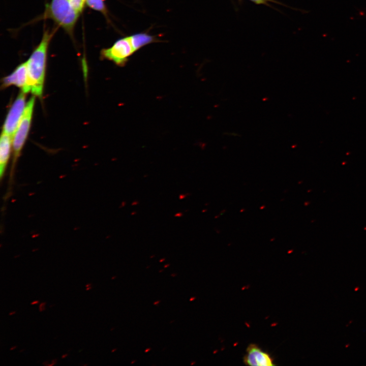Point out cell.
<instances>
[{
    "mask_svg": "<svg viewBox=\"0 0 366 366\" xmlns=\"http://www.w3.org/2000/svg\"><path fill=\"white\" fill-rule=\"evenodd\" d=\"M116 350V349H113V350L111 351V352H114Z\"/></svg>",
    "mask_w": 366,
    "mask_h": 366,
    "instance_id": "cell-23",
    "label": "cell"
},
{
    "mask_svg": "<svg viewBox=\"0 0 366 366\" xmlns=\"http://www.w3.org/2000/svg\"><path fill=\"white\" fill-rule=\"evenodd\" d=\"M17 348V345L13 346L11 347L10 348V351L14 350H15V349L16 348Z\"/></svg>",
    "mask_w": 366,
    "mask_h": 366,
    "instance_id": "cell-19",
    "label": "cell"
},
{
    "mask_svg": "<svg viewBox=\"0 0 366 366\" xmlns=\"http://www.w3.org/2000/svg\"><path fill=\"white\" fill-rule=\"evenodd\" d=\"M72 7L79 13H81L86 4L85 0H69Z\"/></svg>",
    "mask_w": 366,
    "mask_h": 366,
    "instance_id": "cell-11",
    "label": "cell"
},
{
    "mask_svg": "<svg viewBox=\"0 0 366 366\" xmlns=\"http://www.w3.org/2000/svg\"><path fill=\"white\" fill-rule=\"evenodd\" d=\"M12 138L2 132L0 141V177L2 179L10 158Z\"/></svg>",
    "mask_w": 366,
    "mask_h": 366,
    "instance_id": "cell-8",
    "label": "cell"
},
{
    "mask_svg": "<svg viewBox=\"0 0 366 366\" xmlns=\"http://www.w3.org/2000/svg\"><path fill=\"white\" fill-rule=\"evenodd\" d=\"M68 356V353L64 354L62 355L61 357L62 359L66 358Z\"/></svg>",
    "mask_w": 366,
    "mask_h": 366,
    "instance_id": "cell-18",
    "label": "cell"
},
{
    "mask_svg": "<svg viewBox=\"0 0 366 366\" xmlns=\"http://www.w3.org/2000/svg\"><path fill=\"white\" fill-rule=\"evenodd\" d=\"M164 260V259H162V260H161L160 261V262H162V261H163Z\"/></svg>",
    "mask_w": 366,
    "mask_h": 366,
    "instance_id": "cell-29",
    "label": "cell"
},
{
    "mask_svg": "<svg viewBox=\"0 0 366 366\" xmlns=\"http://www.w3.org/2000/svg\"><path fill=\"white\" fill-rule=\"evenodd\" d=\"M168 266H169V264H168V265H165V266H164V267H168Z\"/></svg>",
    "mask_w": 366,
    "mask_h": 366,
    "instance_id": "cell-26",
    "label": "cell"
},
{
    "mask_svg": "<svg viewBox=\"0 0 366 366\" xmlns=\"http://www.w3.org/2000/svg\"><path fill=\"white\" fill-rule=\"evenodd\" d=\"M129 37L135 52L157 40L155 37L146 33H136Z\"/></svg>",
    "mask_w": 366,
    "mask_h": 366,
    "instance_id": "cell-9",
    "label": "cell"
},
{
    "mask_svg": "<svg viewBox=\"0 0 366 366\" xmlns=\"http://www.w3.org/2000/svg\"><path fill=\"white\" fill-rule=\"evenodd\" d=\"M57 359H56V358L52 360L51 362V363H49L48 364V366H53V365L56 364L57 363Z\"/></svg>",
    "mask_w": 366,
    "mask_h": 366,
    "instance_id": "cell-14",
    "label": "cell"
},
{
    "mask_svg": "<svg viewBox=\"0 0 366 366\" xmlns=\"http://www.w3.org/2000/svg\"><path fill=\"white\" fill-rule=\"evenodd\" d=\"M88 365L87 363L83 364V365H84V366H86V365Z\"/></svg>",
    "mask_w": 366,
    "mask_h": 366,
    "instance_id": "cell-27",
    "label": "cell"
},
{
    "mask_svg": "<svg viewBox=\"0 0 366 366\" xmlns=\"http://www.w3.org/2000/svg\"><path fill=\"white\" fill-rule=\"evenodd\" d=\"M256 4H267L268 2H272V0H250Z\"/></svg>",
    "mask_w": 366,
    "mask_h": 366,
    "instance_id": "cell-12",
    "label": "cell"
},
{
    "mask_svg": "<svg viewBox=\"0 0 366 366\" xmlns=\"http://www.w3.org/2000/svg\"><path fill=\"white\" fill-rule=\"evenodd\" d=\"M149 350H150V349H147L145 350V352H147L148 351H149Z\"/></svg>",
    "mask_w": 366,
    "mask_h": 366,
    "instance_id": "cell-25",
    "label": "cell"
},
{
    "mask_svg": "<svg viewBox=\"0 0 366 366\" xmlns=\"http://www.w3.org/2000/svg\"><path fill=\"white\" fill-rule=\"evenodd\" d=\"M159 301H157V302H154V304H157L158 303H159Z\"/></svg>",
    "mask_w": 366,
    "mask_h": 366,
    "instance_id": "cell-24",
    "label": "cell"
},
{
    "mask_svg": "<svg viewBox=\"0 0 366 366\" xmlns=\"http://www.w3.org/2000/svg\"><path fill=\"white\" fill-rule=\"evenodd\" d=\"M115 277L114 276V277H112L111 279L113 280V279H115Z\"/></svg>",
    "mask_w": 366,
    "mask_h": 366,
    "instance_id": "cell-28",
    "label": "cell"
},
{
    "mask_svg": "<svg viewBox=\"0 0 366 366\" xmlns=\"http://www.w3.org/2000/svg\"><path fill=\"white\" fill-rule=\"evenodd\" d=\"M134 52L129 37L127 36L118 39L111 47L102 49L101 55L102 58L123 66Z\"/></svg>",
    "mask_w": 366,
    "mask_h": 366,
    "instance_id": "cell-4",
    "label": "cell"
},
{
    "mask_svg": "<svg viewBox=\"0 0 366 366\" xmlns=\"http://www.w3.org/2000/svg\"><path fill=\"white\" fill-rule=\"evenodd\" d=\"M35 102V98L34 96L31 97L26 103L23 115L13 138V159L10 175V184L12 182L15 166L29 132Z\"/></svg>",
    "mask_w": 366,
    "mask_h": 366,
    "instance_id": "cell-2",
    "label": "cell"
},
{
    "mask_svg": "<svg viewBox=\"0 0 366 366\" xmlns=\"http://www.w3.org/2000/svg\"><path fill=\"white\" fill-rule=\"evenodd\" d=\"M85 1L86 4L90 8L106 15L107 11L104 0H85Z\"/></svg>",
    "mask_w": 366,
    "mask_h": 366,
    "instance_id": "cell-10",
    "label": "cell"
},
{
    "mask_svg": "<svg viewBox=\"0 0 366 366\" xmlns=\"http://www.w3.org/2000/svg\"><path fill=\"white\" fill-rule=\"evenodd\" d=\"M39 303H40V301L39 300H34L32 302H31L30 303V305H35V304H38Z\"/></svg>",
    "mask_w": 366,
    "mask_h": 366,
    "instance_id": "cell-15",
    "label": "cell"
},
{
    "mask_svg": "<svg viewBox=\"0 0 366 366\" xmlns=\"http://www.w3.org/2000/svg\"><path fill=\"white\" fill-rule=\"evenodd\" d=\"M27 73L26 62L19 65L9 75L5 77L3 80L2 86L8 87L15 85L23 90L27 83Z\"/></svg>",
    "mask_w": 366,
    "mask_h": 366,
    "instance_id": "cell-7",
    "label": "cell"
},
{
    "mask_svg": "<svg viewBox=\"0 0 366 366\" xmlns=\"http://www.w3.org/2000/svg\"><path fill=\"white\" fill-rule=\"evenodd\" d=\"M52 34L45 32L41 41L26 62L27 79L22 91L41 97L44 83L47 50Z\"/></svg>",
    "mask_w": 366,
    "mask_h": 366,
    "instance_id": "cell-1",
    "label": "cell"
},
{
    "mask_svg": "<svg viewBox=\"0 0 366 366\" xmlns=\"http://www.w3.org/2000/svg\"><path fill=\"white\" fill-rule=\"evenodd\" d=\"M25 351V349H21V350H20L19 352H23V351Z\"/></svg>",
    "mask_w": 366,
    "mask_h": 366,
    "instance_id": "cell-22",
    "label": "cell"
},
{
    "mask_svg": "<svg viewBox=\"0 0 366 366\" xmlns=\"http://www.w3.org/2000/svg\"><path fill=\"white\" fill-rule=\"evenodd\" d=\"M25 94L21 91L18 95L8 112L3 126V132L10 136L12 140L26 107Z\"/></svg>",
    "mask_w": 366,
    "mask_h": 366,
    "instance_id": "cell-5",
    "label": "cell"
},
{
    "mask_svg": "<svg viewBox=\"0 0 366 366\" xmlns=\"http://www.w3.org/2000/svg\"><path fill=\"white\" fill-rule=\"evenodd\" d=\"M48 14L57 24L69 32L72 31L79 14L69 0H52L48 7Z\"/></svg>",
    "mask_w": 366,
    "mask_h": 366,
    "instance_id": "cell-3",
    "label": "cell"
},
{
    "mask_svg": "<svg viewBox=\"0 0 366 366\" xmlns=\"http://www.w3.org/2000/svg\"><path fill=\"white\" fill-rule=\"evenodd\" d=\"M92 288H93V286H90V287H86V289H85V290H86V291H89L90 290H91Z\"/></svg>",
    "mask_w": 366,
    "mask_h": 366,
    "instance_id": "cell-20",
    "label": "cell"
},
{
    "mask_svg": "<svg viewBox=\"0 0 366 366\" xmlns=\"http://www.w3.org/2000/svg\"><path fill=\"white\" fill-rule=\"evenodd\" d=\"M42 364H43L44 365L48 366V364H49V361L47 360V361H44V362L42 363Z\"/></svg>",
    "mask_w": 366,
    "mask_h": 366,
    "instance_id": "cell-17",
    "label": "cell"
},
{
    "mask_svg": "<svg viewBox=\"0 0 366 366\" xmlns=\"http://www.w3.org/2000/svg\"><path fill=\"white\" fill-rule=\"evenodd\" d=\"M16 313V311H11L9 313V315L12 316V315L15 314Z\"/></svg>",
    "mask_w": 366,
    "mask_h": 366,
    "instance_id": "cell-16",
    "label": "cell"
},
{
    "mask_svg": "<svg viewBox=\"0 0 366 366\" xmlns=\"http://www.w3.org/2000/svg\"><path fill=\"white\" fill-rule=\"evenodd\" d=\"M92 286V283H87L85 285V287L86 288V287H90Z\"/></svg>",
    "mask_w": 366,
    "mask_h": 366,
    "instance_id": "cell-21",
    "label": "cell"
},
{
    "mask_svg": "<svg viewBox=\"0 0 366 366\" xmlns=\"http://www.w3.org/2000/svg\"><path fill=\"white\" fill-rule=\"evenodd\" d=\"M244 362L249 365L271 366L274 365L270 356L254 344L250 345L248 347L247 354L244 357Z\"/></svg>",
    "mask_w": 366,
    "mask_h": 366,
    "instance_id": "cell-6",
    "label": "cell"
},
{
    "mask_svg": "<svg viewBox=\"0 0 366 366\" xmlns=\"http://www.w3.org/2000/svg\"><path fill=\"white\" fill-rule=\"evenodd\" d=\"M46 302L43 301L40 303L39 306V311L40 312H42L46 310Z\"/></svg>",
    "mask_w": 366,
    "mask_h": 366,
    "instance_id": "cell-13",
    "label": "cell"
}]
</instances>
